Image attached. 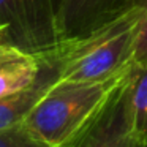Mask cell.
<instances>
[{
    "label": "cell",
    "instance_id": "obj_4",
    "mask_svg": "<svg viewBox=\"0 0 147 147\" xmlns=\"http://www.w3.org/2000/svg\"><path fill=\"white\" fill-rule=\"evenodd\" d=\"M127 76L92 120L57 147H141L133 125Z\"/></svg>",
    "mask_w": 147,
    "mask_h": 147
},
{
    "label": "cell",
    "instance_id": "obj_6",
    "mask_svg": "<svg viewBox=\"0 0 147 147\" xmlns=\"http://www.w3.org/2000/svg\"><path fill=\"white\" fill-rule=\"evenodd\" d=\"M41 71L30 87L0 98V130L22 123L35 105L59 81V70L49 54L41 55Z\"/></svg>",
    "mask_w": 147,
    "mask_h": 147
},
{
    "label": "cell",
    "instance_id": "obj_5",
    "mask_svg": "<svg viewBox=\"0 0 147 147\" xmlns=\"http://www.w3.org/2000/svg\"><path fill=\"white\" fill-rule=\"evenodd\" d=\"M128 7L130 0H62L59 14L62 41L92 32Z\"/></svg>",
    "mask_w": 147,
    "mask_h": 147
},
{
    "label": "cell",
    "instance_id": "obj_7",
    "mask_svg": "<svg viewBox=\"0 0 147 147\" xmlns=\"http://www.w3.org/2000/svg\"><path fill=\"white\" fill-rule=\"evenodd\" d=\"M5 30L7 27L0 26V32ZM41 57L0 38V98L32 86L41 71Z\"/></svg>",
    "mask_w": 147,
    "mask_h": 147
},
{
    "label": "cell",
    "instance_id": "obj_2",
    "mask_svg": "<svg viewBox=\"0 0 147 147\" xmlns=\"http://www.w3.org/2000/svg\"><path fill=\"white\" fill-rule=\"evenodd\" d=\"M125 76L105 82L57 81L22 123L49 146H60L92 120Z\"/></svg>",
    "mask_w": 147,
    "mask_h": 147
},
{
    "label": "cell",
    "instance_id": "obj_1",
    "mask_svg": "<svg viewBox=\"0 0 147 147\" xmlns=\"http://www.w3.org/2000/svg\"><path fill=\"white\" fill-rule=\"evenodd\" d=\"M142 8L131 5L111 21L82 36L63 40L48 52L59 70V81L105 82L122 78L134 65Z\"/></svg>",
    "mask_w": 147,
    "mask_h": 147
},
{
    "label": "cell",
    "instance_id": "obj_9",
    "mask_svg": "<svg viewBox=\"0 0 147 147\" xmlns=\"http://www.w3.org/2000/svg\"><path fill=\"white\" fill-rule=\"evenodd\" d=\"M0 147H52L32 133L24 123L0 130Z\"/></svg>",
    "mask_w": 147,
    "mask_h": 147
},
{
    "label": "cell",
    "instance_id": "obj_3",
    "mask_svg": "<svg viewBox=\"0 0 147 147\" xmlns=\"http://www.w3.org/2000/svg\"><path fill=\"white\" fill-rule=\"evenodd\" d=\"M62 0H0V38L38 57L62 43Z\"/></svg>",
    "mask_w": 147,
    "mask_h": 147
},
{
    "label": "cell",
    "instance_id": "obj_10",
    "mask_svg": "<svg viewBox=\"0 0 147 147\" xmlns=\"http://www.w3.org/2000/svg\"><path fill=\"white\" fill-rule=\"evenodd\" d=\"M130 5L142 8V24L134 54V65H147V0H130Z\"/></svg>",
    "mask_w": 147,
    "mask_h": 147
},
{
    "label": "cell",
    "instance_id": "obj_8",
    "mask_svg": "<svg viewBox=\"0 0 147 147\" xmlns=\"http://www.w3.org/2000/svg\"><path fill=\"white\" fill-rule=\"evenodd\" d=\"M133 125L141 147H147V65H133L127 76Z\"/></svg>",
    "mask_w": 147,
    "mask_h": 147
}]
</instances>
